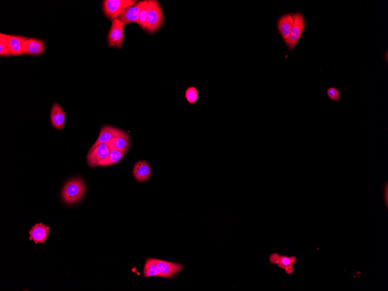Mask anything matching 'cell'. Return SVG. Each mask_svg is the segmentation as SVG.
<instances>
[{
  "instance_id": "obj_1",
  "label": "cell",
  "mask_w": 388,
  "mask_h": 291,
  "mask_svg": "<svg viewBox=\"0 0 388 291\" xmlns=\"http://www.w3.org/2000/svg\"><path fill=\"white\" fill-rule=\"evenodd\" d=\"M86 186L81 178H74L64 186L62 198L65 203L71 204L78 202L84 195Z\"/></svg>"
},
{
  "instance_id": "obj_2",
  "label": "cell",
  "mask_w": 388,
  "mask_h": 291,
  "mask_svg": "<svg viewBox=\"0 0 388 291\" xmlns=\"http://www.w3.org/2000/svg\"><path fill=\"white\" fill-rule=\"evenodd\" d=\"M294 22L287 39L284 40V42L288 48L292 52L295 50L297 44L300 40L306 28V22L302 12H298L291 14Z\"/></svg>"
},
{
  "instance_id": "obj_3",
  "label": "cell",
  "mask_w": 388,
  "mask_h": 291,
  "mask_svg": "<svg viewBox=\"0 0 388 291\" xmlns=\"http://www.w3.org/2000/svg\"><path fill=\"white\" fill-rule=\"evenodd\" d=\"M148 8L146 30L150 34H153L162 26L164 21V14L160 4L156 0L148 1Z\"/></svg>"
},
{
  "instance_id": "obj_4",
  "label": "cell",
  "mask_w": 388,
  "mask_h": 291,
  "mask_svg": "<svg viewBox=\"0 0 388 291\" xmlns=\"http://www.w3.org/2000/svg\"><path fill=\"white\" fill-rule=\"evenodd\" d=\"M137 2L134 0H105L103 2L104 12L112 21L118 19L123 10L135 5Z\"/></svg>"
},
{
  "instance_id": "obj_5",
  "label": "cell",
  "mask_w": 388,
  "mask_h": 291,
  "mask_svg": "<svg viewBox=\"0 0 388 291\" xmlns=\"http://www.w3.org/2000/svg\"><path fill=\"white\" fill-rule=\"evenodd\" d=\"M126 24L119 19L112 21V25L108 35L110 48H122L125 40L124 28Z\"/></svg>"
},
{
  "instance_id": "obj_6",
  "label": "cell",
  "mask_w": 388,
  "mask_h": 291,
  "mask_svg": "<svg viewBox=\"0 0 388 291\" xmlns=\"http://www.w3.org/2000/svg\"><path fill=\"white\" fill-rule=\"evenodd\" d=\"M115 138H129V136L125 131L121 130V129L110 126H104L101 129L99 138H98L96 142L91 147L90 150L95 148L96 147L101 144L107 143Z\"/></svg>"
},
{
  "instance_id": "obj_7",
  "label": "cell",
  "mask_w": 388,
  "mask_h": 291,
  "mask_svg": "<svg viewBox=\"0 0 388 291\" xmlns=\"http://www.w3.org/2000/svg\"><path fill=\"white\" fill-rule=\"evenodd\" d=\"M111 152L106 144H101L96 147L95 148L90 150L87 161L89 166L92 168L98 166V164L101 160L106 158Z\"/></svg>"
},
{
  "instance_id": "obj_8",
  "label": "cell",
  "mask_w": 388,
  "mask_h": 291,
  "mask_svg": "<svg viewBox=\"0 0 388 291\" xmlns=\"http://www.w3.org/2000/svg\"><path fill=\"white\" fill-rule=\"evenodd\" d=\"M144 1L137 2L135 5L126 8L119 17V20L125 24L131 23H137L139 22V15Z\"/></svg>"
},
{
  "instance_id": "obj_9",
  "label": "cell",
  "mask_w": 388,
  "mask_h": 291,
  "mask_svg": "<svg viewBox=\"0 0 388 291\" xmlns=\"http://www.w3.org/2000/svg\"><path fill=\"white\" fill-rule=\"evenodd\" d=\"M46 48L44 42L41 40L27 38L24 41L23 51L24 54L40 56L44 52Z\"/></svg>"
},
{
  "instance_id": "obj_10",
  "label": "cell",
  "mask_w": 388,
  "mask_h": 291,
  "mask_svg": "<svg viewBox=\"0 0 388 291\" xmlns=\"http://www.w3.org/2000/svg\"><path fill=\"white\" fill-rule=\"evenodd\" d=\"M159 269L162 274V278H173L182 270L183 266L168 261L156 260Z\"/></svg>"
},
{
  "instance_id": "obj_11",
  "label": "cell",
  "mask_w": 388,
  "mask_h": 291,
  "mask_svg": "<svg viewBox=\"0 0 388 291\" xmlns=\"http://www.w3.org/2000/svg\"><path fill=\"white\" fill-rule=\"evenodd\" d=\"M50 228L43 224H36L30 232L31 240L36 244H44L49 236Z\"/></svg>"
},
{
  "instance_id": "obj_12",
  "label": "cell",
  "mask_w": 388,
  "mask_h": 291,
  "mask_svg": "<svg viewBox=\"0 0 388 291\" xmlns=\"http://www.w3.org/2000/svg\"><path fill=\"white\" fill-rule=\"evenodd\" d=\"M293 20L291 14H286L279 18L277 21V28L282 39H287L291 34L293 27Z\"/></svg>"
},
{
  "instance_id": "obj_13",
  "label": "cell",
  "mask_w": 388,
  "mask_h": 291,
  "mask_svg": "<svg viewBox=\"0 0 388 291\" xmlns=\"http://www.w3.org/2000/svg\"><path fill=\"white\" fill-rule=\"evenodd\" d=\"M151 168L146 161L137 162L133 168V176L136 180L144 182L149 179L151 174Z\"/></svg>"
},
{
  "instance_id": "obj_14",
  "label": "cell",
  "mask_w": 388,
  "mask_h": 291,
  "mask_svg": "<svg viewBox=\"0 0 388 291\" xmlns=\"http://www.w3.org/2000/svg\"><path fill=\"white\" fill-rule=\"evenodd\" d=\"M296 260L295 257L280 256L276 254H271L270 257V261L271 264H278L279 267L284 269L288 274H292L294 271L293 265Z\"/></svg>"
},
{
  "instance_id": "obj_15",
  "label": "cell",
  "mask_w": 388,
  "mask_h": 291,
  "mask_svg": "<svg viewBox=\"0 0 388 291\" xmlns=\"http://www.w3.org/2000/svg\"><path fill=\"white\" fill-rule=\"evenodd\" d=\"M27 38L20 36L7 35V44L10 55L17 56L24 55L23 43Z\"/></svg>"
},
{
  "instance_id": "obj_16",
  "label": "cell",
  "mask_w": 388,
  "mask_h": 291,
  "mask_svg": "<svg viewBox=\"0 0 388 291\" xmlns=\"http://www.w3.org/2000/svg\"><path fill=\"white\" fill-rule=\"evenodd\" d=\"M65 118H66V114L60 104L54 103L51 112V122L53 126L59 130H61L64 127Z\"/></svg>"
},
{
  "instance_id": "obj_17",
  "label": "cell",
  "mask_w": 388,
  "mask_h": 291,
  "mask_svg": "<svg viewBox=\"0 0 388 291\" xmlns=\"http://www.w3.org/2000/svg\"><path fill=\"white\" fill-rule=\"evenodd\" d=\"M105 144L111 150H120L125 154L130 147L129 138H115Z\"/></svg>"
},
{
  "instance_id": "obj_18",
  "label": "cell",
  "mask_w": 388,
  "mask_h": 291,
  "mask_svg": "<svg viewBox=\"0 0 388 291\" xmlns=\"http://www.w3.org/2000/svg\"><path fill=\"white\" fill-rule=\"evenodd\" d=\"M144 275L146 278L151 276H160L162 278V274L159 269L156 258H148L144 265Z\"/></svg>"
},
{
  "instance_id": "obj_19",
  "label": "cell",
  "mask_w": 388,
  "mask_h": 291,
  "mask_svg": "<svg viewBox=\"0 0 388 291\" xmlns=\"http://www.w3.org/2000/svg\"><path fill=\"white\" fill-rule=\"evenodd\" d=\"M125 153L120 150H111L110 155L102 160H101L98 166H108L117 164L124 157Z\"/></svg>"
},
{
  "instance_id": "obj_20",
  "label": "cell",
  "mask_w": 388,
  "mask_h": 291,
  "mask_svg": "<svg viewBox=\"0 0 388 291\" xmlns=\"http://www.w3.org/2000/svg\"><path fill=\"white\" fill-rule=\"evenodd\" d=\"M148 1H144V4L140 10L138 24L144 30H146L148 17Z\"/></svg>"
},
{
  "instance_id": "obj_21",
  "label": "cell",
  "mask_w": 388,
  "mask_h": 291,
  "mask_svg": "<svg viewBox=\"0 0 388 291\" xmlns=\"http://www.w3.org/2000/svg\"><path fill=\"white\" fill-rule=\"evenodd\" d=\"M198 92L197 88L192 86L187 89L186 92V98L191 105L195 104L198 99Z\"/></svg>"
},
{
  "instance_id": "obj_22",
  "label": "cell",
  "mask_w": 388,
  "mask_h": 291,
  "mask_svg": "<svg viewBox=\"0 0 388 291\" xmlns=\"http://www.w3.org/2000/svg\"><path fill=\"white\" fill-rule=\"evenodd\" d=\"M7 38V34H0V56H10Z\"/></svg>"
},
{
  "instance_id": "obj_23",
  "label": "cell",
  "mask_w": 388,
  "mask_h": 291,
  "mask_svg": "<svg viewBox=\"0 0 388 291\" xmlns=\"http://www.w3.org/2000/svg\"><path fill=\"white\" fill-rule=\"evenodd\" d=\"M327 94L328 98L333 102H338L340 100V92L335 88H330L327 90Z\"/></svg>"
},
{
  "instance_id": "obj_24",
  "label": "cell",
  "mask_w": 388,
  "mask_h": 291,
  "mask_svg": "<svg viewBox=\"0 0 388 291\" xmlns=\"http://www.w3.org/2000/svg\"><path fill=\"white\" fill-rule=\"evenodd\" d=\"M383 191H384V200H385V202L386 204V206L387 208V204H388V184L387 182H386L385 184H384L383 186Z\"/></svg>"
}]
</instances>
